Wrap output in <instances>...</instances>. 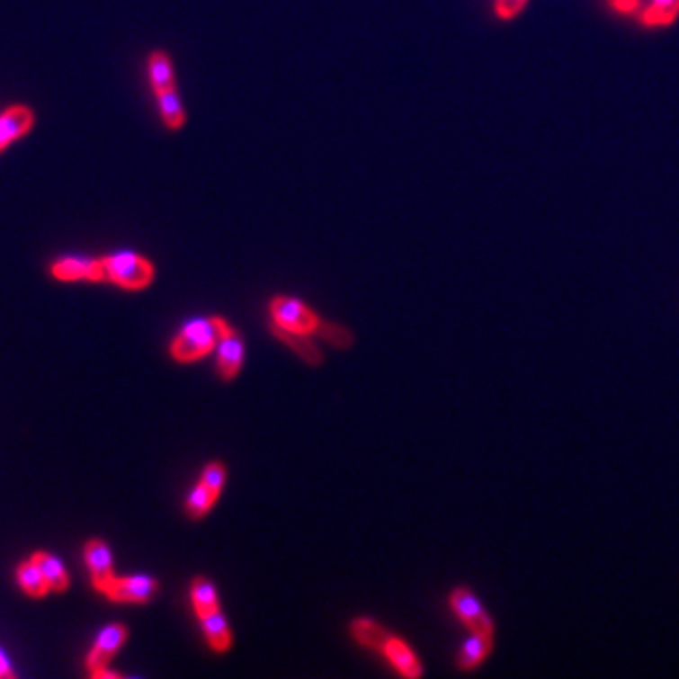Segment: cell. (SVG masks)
<instances>
[{"instance_id": "cell-12", "label": "cell", "mask_w": 679, "mask_h": 679, "mask_svg": "<svg viewBox=\"0 0 679 679\" xmlns=\"http://www.w3.org/2000/svg\"><path fill=\"white\" fill-rule=\"evenodd\" d=\"M199 617H201V623H202L204 634L208 638V644L211 646V649H216L219 653L227 651L232 644V634L221 610L219 608L210 610V612L201 613Z\"/></svg>"}, {"instance_id": "cell-19", "label": "cell", "mask_w": 679, "mask_h": 679, "mask_svg": "<svg viewBox=\"0 0 679 679\" xmlns=\"http://www.w3.org/2000/svg\"><path fill=\"white\" fill-rule=\"evenodd\" d=\"M191 600H192V608H195L197 615L219 608L218 591H216V587H213L211 581H208L206 577L192 579Z\"/></svg>"}, {"instance_id": "cell-7", "label": "cell", "mask_w": 679, "mask_h": 679, "mask_svg": "<svg viewBox=\"0 0 679 679\" xmlns=\"http://www.w3.org/2000/svg\"><path fill=\"white\" fill-rule=\"evenodd\" d=\"M244 361V342L237 331H232L230 325L223 319L219 342H218V372L223 380H232L242 368Z\"/></svg>"}, {"instance_id": "cell-15", "label": "cell", "mask_w": 679, "mask_h": 679, "mask_svg": "<svg viewBox=\"0 0 679 679\" xmlns=\"http://www.w3.org/2000/svg\"><path fill=\"white\" fill-rule=\"evenodd\" d=\"M147 68H149V80H151L155 93H161V91L176 87L170 57L165 51H153L149 55Z\"/></svg>"}, {"instance_id": "cell-2", "label": "cell", "mask_w": 679, "mask_h": 679, "mask_svg": "<svg viewBox=\"0 0 679 679\" xmlns=\"http://www.w3.org/2000/svg\"><path fill=\"white\" fill-rule=\"evenodd\" d=\"M221 317H206L189 321L170 345V353L178 362H192L218 347Z\"/></svg>"}, {"instance_id": "cell-8", "label": "cell", "mask_w": 679, "mask_h": 679, "mask_svg": "<svg viewBox=\"0 0 679 679\" xmlns=\"http://www.w3.org/2000/svg\"><path fill=\"white\" fill-rule=\"evenodd\" d=\"M127 639V629L120 623H112L108 627H104L99 634V638H96V642L93 646V649L89 651L87 655V668L89 672H94L99 670L103 666H106L110 663V658L120 651V648L125 644Z\"/></svg>"}, {"instance_id": "cell-1", "label": "cell", "mask_w": 679, "mask_h": 679, "mask_svg": "<svg viewBox=\"0 0 679 679\" xmlns=\"http://www.w3.org/2000/svg\"><path fill=\"white\" fill-rule=\"evenodd\" d=\"M353 638L359 644L381 651L404 677H419L423 674L419 658L407 648L400 638L387 632L383 627L374 623L372 619L361 617L352 625Z\"/></svg>"}, {"instance_id": "cell-23", "label": "cell", "mask_w": 679, "mask_h": 679, "mask_svg": "<svg viewBox=\"0 0 679 679\" xmlns=\"http://www.w3.org/2000/svg\"><path fill=\"white\" fill-rule=\"evenodd\" d=\"M527 0H496L495 10L496 15L502 19H512L515 17L523 8H525Z\"/></svg>"}, {"instance_id": "cell-13", "label": "cell", "mask_w": 679, "mask_h": 679, "mask_svg": "<svg viewBox=\"0 0 679 679\" xmlns=\"http://www.w3.org/2000/svg\"><path fill=\"white\" fill-rule=\"evenodd\" d=\"M493 649V634L472 630V636L462 644L459 653V668L474 670Z\"/></svg>"}, {"instance_id": "cell-21", "label": "cell", "mask_w": 679, "mask_h": 679, "mask_svg": "<svg viewBox=\"0 0 679 679\" xmlns=\"http://www.w3.org/2000/svg\"><path fill=\"white\" fill-rule=\"evenodd\" d=\"M218 496L219 495L213 493L210 487H206L204 483H199L187 496V502H185L187 515L192 519L202 517L213 506V502L218 500Z\"/></svg>"}, {"instance_id": "cell-14", "label": "cell", "mask_w": 679, "mask_h": 679, "mask_svg": "<svg viewBox=\"0 0 679 679\" xmlns=\"http://www.w3.org/2000/svg\"><path fill=\"white\" fill-rule=\"evenodd\" d=\"M32 560L38 565V568L42 570L48 585H49V591H57V593H63L68 589L70 585V577H68V572L65 568L63 562L57 558L55 555L51 553H46V551H38L32 555Z\"/></svg>"}, {"instance_id": "cell-24", "label": "cell", "mask_w": 679, "mask_h": 679, "mask_svg": "<svg viewBox=\"0 0 679 679\" xmlns=\"http://www.w3.org/2000/svg\"><path fill=\"white\" fill-rule=\"evenodd\" d=\"M15 672L12 670V663L8 655L0 649V679H8V677H13Z\"/></svg>"}, {"instance_id": "cell-9", "label": "cell", "mask_w": 679, "mask_h": 679, "mask_svg": "<svg viewBox=\"0 0 679 679\" xmlns=\"http://www.w3.org/2000/svg\"><path fill=\"white\" fill-rule=\"evenodd\" d=\"M51 274L61 281H76V280L103 281V280H108L103 259L67 257V259L57 261L51 266Z\"/></svg>"}, {"instance_id": "cell-16", "label": "cell", "mask_w": 679, "mask_h": 679, "mask_svg": "<svg viewBox=\"0 0 679 679\" xmlns=\"http://www.w3.org/2000/svg\"><path fill=\"white\" fill-rule=\"evenodd\" d=\"M17 581H19V587H22L31 596L40 598V596H46L49 593L48 581H46L42 570L38 568V565L32 560V557L19 565Z\"/></svg>"}, {"instance_id": "cell-5", "label": "cell", "mask_w": 679, "mask_h": 679, "mask_svg": "<svg viewBox=\"0 0 679 679\" xmlns=\"http://www.w3.org/2000/svg\"><path fill=\"white\" fill-rule=\"evenodd\" d=\"M155 593H157V581L144 574L113 577L110 581L108 589L104 591V594L110 600H113V603H132V604L149 603Z\"/></svg>"}, {"instance_id": "cell-17", "label": "cell", "mask_w": 679, "mask_h": 679, "mask_svg": "<svg viewBox=\"0 0 679 679\" xmlns=\"http://www.w3.org/2000/svg\"><path fill=\"white\" fill-rule=\"evenodd\" d=\"M155 94H157L161 118H163L165 125L172 130L182 129L185 125V110L182 106L176 87L161 91V93H155Z\"/></svg>"}, {"instance_id": "cell-6", "label": "cell", "mask_w": 679, "mask_h": 679, "mask_svg": "<svg viewBox=\"0 0 679 679\" xmlns=\"http://www.w3.org/2000/svg\"><path fill=\"white\" fill-rule=\"evenodd\" d=\"M450 604H451V610L459 615V619L470 630L495 634V623H493L491 615L485 612V608L481 606L479 600L472 594L470 589H467V587L455 589L450 596Z\"/></svg>"}, {"instance_id": "cell-4", "label": "cell", "mask_w": 679, "mask_h": 679, "mask_svg": "<svg viewBox=\"0 0 679 679\" xmlns=\"http://www.w3.org/2000/svg\"><path fill=\"white\" fill-rule=\"evenodd\" d=\"M270 314L274 325L297 335H314L321 331L323 321L304 302L289 297H276L270 302Z\"/></svg>"}, {"instance_id": "cell-10", "label": "cell", "mask_w": 679, "mask_h": 679, "mask_svg": "<svg viewBox=\"0 0 679 679\" xmlns=\"http://www.w3.org/2000/svg\"><path fill=\"white\" fill-rule=\"evenodd\" d=\"M85 562L93 577V585L96 591L104 593L110 585L113 576V562H112V551L103 540H89L85 543Z\"/></svg>"}, {"instance_id": "cell-18", "label": "cell", "mask_w": 679, "mask_h": 679, "mask_svg": "<svg viewBox=\"0 0 679 679\" xmlns=\"http://www.w3.org/2000/svg\"><path fill=\"white\" fill-rule=\"evenodd\" d=\"M272 331H274V335L285 342L287 345H290L295 349V352L306 359L309 364H319L321 362V353L319 349L308 340V335H297V333H290V331H285V328L278 326V325H272Z\"/></svg>"}, {"instance_id": "cell-20", "label": "cell", "mask_w": 679, "mask_h": 679, "mask_svg": "<svg viewBox=\"0 0 679 679\" xmlns=\"http://www.w3.org/2000/svg\"><path fill=\"white\" fill-rule=\"evenodd\" d=\"M679 15V0H653L651 6L642 13V22L649 27L670 25Z\"/></svg>"}, {"instance_id": "cell-25", "label": "cell", "mask_w": 679, "mask_h": 679, "mask_svg": "<svg viewBox=\"0 0 679 679\" xmlns=\"http://www.w3.org/2000/svg\"><path fill=\"white\" fill-rule=\"evenodd\" d=\"M612 3L621 12H632L638 4V0H612Z\"/></svg>"}, {"instance_id": "cell-3", "label": "cell", "mask_w": 679, "mask_h": 679, "mask_svg": "<svg viewBox=\"0 0 679 679\" xmlns=\"http://www.w3.org/2000/svg\"><path fill=\"white\" fill-rule=\"evenodd\" d=\"M106 278L123 289H144L153 281V264L142 255L123 251L103 259Z\"/></svg>"}, {"instance_id": "cell-22", "label": "cell", "mask_w": 679, "mask_h": 679, "mask_svg": "<svg viewBox=\"0 0 679 679\" xmlns=\"http://www.w3.org/2000/svg\"><path fill=\"white\" fill-rule=\"evenodd\" d=\"M225 478H227V470H225L223 464L221 462H210L202 472L201 483H204L206 487H210L213 493L219 495L221 489H223Z\"/></svg>"}, {"instance_id": "cell-11", "label": "cell", "mask_w": 679, "mask_h": 679, "mask_svg": "<svg viewBox=\"0 0 679 679\" xmlns=\"http://www.w3.org/2000/svg\"><path fill=\"white\" fill-rule=\"evenodd\" d=\"M34 125V113L27 106H12L0 115V151L23 136Z\"/></svg>"}]
</instances>
